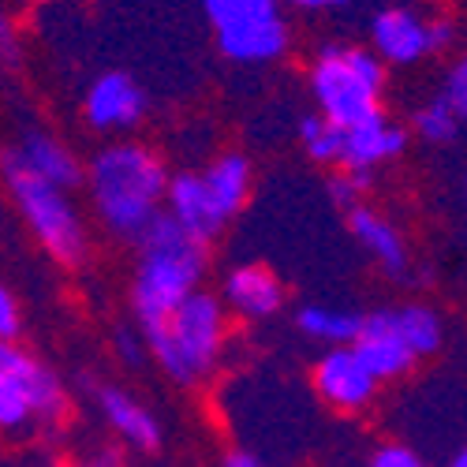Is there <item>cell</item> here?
<instances>
[{
	"label": "cell",
	"instance_id": "4",
	"mask_svg": "<svg viewBox=\"0 0 467 467\" xmlns=\"http://www.w3.org/2000/svg\"><path fill=\"white\" fill-rule=\"evenodd\" d=\"M306 87L315 112L340 131L385 112V64L367 46H322L310 57Z\"/></svg>",
	"mask_w": 467,
	"mask_h": 467
},
{
	"label": "cell",
	"instance_id": "12",
	"mask_svg": "<svg viewBox=\"0 0 467 467\" xmlns=\"http://www.w3.org/2000/svg\"><path fill=\"white\" fill-rule=\"evenodd\" d=\"M169 221H176L180 232H187L191 240L199 244H213L221 232H224V217L217 213L210 191H206V180L202 172H172L169 176V187H165V210H161Z\"/></svg>",
	"mask_w": 467,
	"mask_h": 467
},
{
	"label": "cell",
	"instance_id": "13",
	"mask_svg": "<svg viewBox=\"0 0 467 467\" xmlns=\"http://www.w3.org/2000/svg\"><path fill=\"white\" fill-rule=\"evenodd\" d=\"M352 352L359 356V363L374 374V381H397L404 378L419 359L411 356V348L400 340L397 326H393V315L385 310H370V315H363L359 322V333L352 340Z\"/></svg>",
	"mask_w": 467,
	"mask_h": 467
},
{
	"label": "cell",
	"instance_id": "26",
	"mask_svg": "<svg viewBox=\"0 0 467 467\" xmlns=\"http://www.w3.org/2000/svg\"><path fill=\"white\" fill-rule=\"evenodd\" d=\"M367 467H426V460L411 449V445H400V441H385L370 452Z\"/></svg>",
	"mask_w": 467,
	"mask_h": 467
},
{
	"label": "cell",
	"instance_id": "6",
	"mask_svg": "<svg viewBox=\"0 0 467 467\" xmlns=\"http://www.w3.org/2000/svg\"><path fill=\"white\" fill-rule=\"evenodd\" d=\"M213 42L232 64H277L292 46L285 0H199Z\"/></svg>",
	"mask_w": 467,
	"mask_h": 467
},
{
	"label": "cell",
	"instance_id": "20",
	"mask_svg": "<svg viewBox=\"0 0 467 467\" xmlns=\"http://www.w3.org/2000/svg\"><path fill=\"white\" fill-rule=\"evenodd\" d=\"M389 315H393V326H397L400 340L411 348L415 359L434 356L441 348L445 322H441V315L431 303H400V306H389Z\"/></svg>",
	"mask_w": 467,
	"mask_h": 467
},
{
	"label": "cell",
	"instance_id": "24",
	"mask_svg": "<svg viewBox=\"0 0 467 467\" xmlns=\"http://www.w3.org/2000/svg\"><path fill=\"white\" fill-rule=\"evenodd\" d=\"M441 98L449 101V109L456 112L460 128H467V53L460 60H452L449 75H445V87H441Z\"/></svg>",
	"mask_w": 467,
	"mask_h": 467
},
{
	"label": "cell",
	"instance_id": "9",
	"mask_svg": "<svg viewBox=\"0 0 467 467\" xmlns=\"http://www.w3.org/2000/svg\"><path fill=\"white\" fill-rule=\"evenodd\" d=\"M367 42L385 67H411L431 57V19L411 5H381L367 23Z\"/></svg>",
	"mask_w": 467,
	"mask_h": 467
},
{
	"label": "cell",
	"instance_id": "25",
	"mask_svg": "<svg viewBox=\"0 0 467 467\" xmlns=\"http://www.w3.org/2000/svg\"><path fill=\"white\" fill-rule=\"evenodd\" d=\"M23 60V46H19V30H16V19L12 12L5 8V0H0V67L5 71H16Z\"/></svg>",
	"mask_w": 467,
	"mask_h": 467
},
{
	"label": "cell",
	"instance_id": "8",
	"mask_svg": "<svg viewBox=\"0 0 467 467\" xmlns=\"http://www.w3.org/2000/svg\"><path fill=\"white\" fill-rule=\"evenodd\" d=\"M150 112V94L131 71H101L98 79L87 87L83 98V120L98 135H124L135 131Z\"/></svg>",
	"mask_w": 467,
	"mask_h": 467
},
{
	"label": "cell",
	"instance_id": "35",
	"mask_svg": "<svg viewBox=\"0 0 467 467\" xmlns=\"http://www.w3.org/2000/svg\"><path fill=\"white\" fill-rule=\"evenodd\" d=\"M83 467H109V463H83Z\"/></svg>",
	"mask_w": 467,
	"mask_h": 467
},
{
	"label": "cell",
	"instance_id": "30",
	"mask_svg": "<svg viewBox=\"0 0 467 467\" xmlns=\"http://www.w3.org/2000/svg\"><path fill=\"white\" fill-rule=\"evenodd\" d=\"M285 5H292L299 12H310V16H326V12H340L348 5H356V0H285Z\"/></svg>",
	"mask_w": 467,
	"mask_h": 467
},
{
	"label": "cell",
	"instance_id": "21",
	"mask_svg": "<svg viewBox=\"0 0 467 467\" xmlns=\"http://www.w3.org/2000/svg\"><path fill=\"white\" fill-rule=\"evenodd\" d=\"M299 146L315 165L340 169V150H344V131L322 120L318 112H306L299 120Z\"/></svg>",
	"mask_w": 467,
	"mask_h": 467
},
{
	"label": "cell",
	"instance_id": "5",
	"mask_svg": "<svg viewBox=\"0 0 467 467\" xmlns=\"http://www.w3.org/2000/svg\"><path fill=\"white\" fill-rule=\"evenodd\" d=\"M0 180H5L12 202L19 210V217L26 221L30 236L42 244V251L64 265V269H79L90 258V232L83 221V210L75 206V199L67 191L37 180L34 172H26L16 153L5 150L0 153Z\"/></svg>",
	"mask_w": 467,
	"mask_h": 467
},
{
	"label": "cell",
	"instance_id": "10",
	"mask_svg": "<svg viewBox=\"0 0 467 467\" xmlns=\"http://www.w3.org/2000/svg\"><path fill=\"white\" fill-rule=\"evenodd\" d=\"M310 381H315V393L337 411L370 408L378 389H381L374 381V374L359 363V356L352 352V344L348 348H326V356L315 363V370H310Z\"/></svg>",
	"mask_w": 467,
	"mask_h": 467
},
{
	"label": "cell",
	"instance_id": "34",
	"mask_svg": "<svg viewBox=\"0 0 467 467\" xmlns=\"http://www.w3.org/2000/svg\"><path fill=\"white\" fill-rule=\"evenodd\" d=\"M460 194H463V202H467V169H463V176H460Z\"/></svg>",
	"mask_w": 467,
	"mask_h": 467
},
{
	"label": "cell",
	"instance_id": "31",
	"mask_svg": "<svg viewBox=\"0 0 467 467\" xmlns=\"http://www.w3.org/2000/svg\"><path fill=\"white\" fill-rule=\"evenodd\" d=\"M19 359H23V348L16 340H0V374L12 370Z\"/></svg>",
	"mask_w": 467,
	"mask_h": 467
},
{
	"label": "cell",
	"instance_id": "3",
	"mask_svg": "<svg viewBox=\"0 0 467 467\" xmlns=\"http://www.w3.org/2000/svg\"><path fill=\"white\" fill-rule=\"evenodd\" d=\"M150 359L176 385H199L213 374L224 340H228V310L217 292H191L172 315L142 337Z\"/></svg>",
	"mask_w": 467,
	"mask_h": 467
},
{
	"label": "cell",
	"instance_id": "28",
	"mask_svg": "<svg viewBox=\"0 0 467 467\" xmlns=\"http://www.w3.org/2000/svg\"><path fill=\"white\" fill-rule=\"evenodd\" d=\"M19 333H23L19 299L8 285H0V340H19Z\"/></svg>",
	"mask_w": 467,
	"mask_h": 467
},
{
	"label": "cell",
	"instance_id": "18",
	"mask_svg": "<svg viewBox=\"0 0 467 467\" xmlns=\"http://www.w3.org/2000/svg\"><path fill=\"white\" fill-rule=\"evenodd\" d=\"M202 180H206V191L217 206V213L224 221H232L251 199V183H254V165L247 153L240 150H228L221 158H213L206 169H202Z\"/></svg>",
	"mask_w": 467,
	"mask_h": 467
},
{
	"label": "cell",
	"instance_id": "33",
	"mask_svg": "<svg viewBox=\"0 0 467 467\" xmlns=\"http://www.w3.org/2000/svg\"><path fill=\"white\" fill-rule=\"evenodd\" d=\"M449 467H467V445L452 452V460H449Z\"/></svg>",
	"mask_w": 467,
	"mask_h": 467
},
{
	"label": "cell",
	"instance_id": "22",
	"mask_svg": "<svg viewBox=\"0 0 467 467\" xmlns=\"http://www.w3.org/2000/svg\"><path fill=\"white\" fill-rule=\"evenodd\" d=\"M411 135H419L422 142H431V146H449L460 135V120H456V112L449 109V101L441 94L431 98V101H422L411 112Z\"/></svg>",
	"mask_w": 467,
	"mask_h": 467
},
{
	"label": "cell",
	"instance_id": "27",
	"mask_svg": "<svg viewBox=\"0 0 467 467\" xmlns=\"http://www.w3.org/2000/svg\"><path fill=\"white\" fill-rule=\"evenodd\" d=\"M112 348H116V356H120V363H128V367H142V359L150 356L142 333L139 329H128V326H120V329L112 333Z\"/></svg>",
	"mask_w": 467,
	"mask_h": 467
},
{
	"label": "cell",
	"instance_id": "17",
	"mask_svg": "<svg viewBox=\"0 0 467 467\" xmlns=\"http://www.w3.org/2000/svg\"><path fill=\"white\" fill-rule=\"evenodd\" d=\"M12 153L26 172H34L37 180H46L67 194L75 187H83V161L49 131H26Z\"/></svg>",
	"mask_w": 467,
	"mask_h": 467
},
{
	"label": "cell",
	"instance_id": "15",
	"mask_svg": "<svg viewBox=\"0 0 467 467\" xmlns=\"http://www.w3.org/2000/svg\"><path fill=\"white\" fill-rule=\"evenodd\" d=\"M411 131L400 128L397 120H389L385 112L370 116V120L344 128V150H340V169H363V172H378L381 165L397 161L408 150Z\"/></svg>",
	"mask_w": 467,
	"mask_h": 467
},
{
	"label": "cell",
	"instance_id": "2",
	"mask_svg": "<svg viewBox=\"0 0 467 467\" xmlns=\"http://www.w3.org/2000/svg\"><path fill=\"white\" fill-rule=\"evenodd\" d=\"M135 277H131V310L139 333H153L172 310L199 292L206 281L210 247L191 240L165 213L153 217V224L135 240Z\"/></svg>",
	"mask_w": 467,
	"mask_h": 467
},
{
	"label": "cell",
	"instance_id": "7",
	"mask_svg": "<svg viewBox=\"0 0 467 467\" xmlns=\"http://www.w3.org/2000/svg\"><path fill=\"white\" fill-rule=\"evenodd\" d=\"M67 411L64 381L30 352L0 374V434H23L30 426L60 422Z\"/></svg>",
	"mask_w": 467,
	"mask_h": 467
},
{
	"label": "cell",
	"instance_id": "19",
	"mask_svg": "<svg viewBox=\"0 0 467 467\" xmlns=\"http://www.w3.org/2000/svg\"><path fill=\"white\" fill-rule=\"evenodd\" d=\"M363 315L352 306H333V303H303L296 310V329L306 340H318L326 348H348L359 333Z\"/></svg>",
	"mask_w": 467,
	"mask_h": 467
},
{
	"label": "cell",
	"instance_id": "14",
	"mask_svg": "<svg viewBox=\"0 0 467 467\" xmlns=\"http://www.w3.org/2000/svg\"><path fill=\"white\" fill-rule=\"evenodd\" d=\"M348 232H352L356 244L370 254V262L381 269L385 277L404 281L411 274V251H408L404 232L381 210H374L367 202H359L356 210H348Z\"/></svg>",
	"mask_w": 467,
	"mask_h": 467
},
{
	"label": "cell",
	"instance_id": "16",
	"mask_svg": "<svg viewBox=\"0 0 467 467\" xmlns=\"http://www.w3.org/2000/svg\"><path fill=\"white\" fill-rule=\"evenodd\" d=\"M94 400H98L101 419L109 422V431L124 445H131L139 452L161 449V422L153 419V411L142 400H135L131 393H124V389H116V385H98Z\"/></svg>",
	"mask_w": 467,
	"mask_h": 467
},
{
	"label": "cell",
	"instance_id": "23",
	"mask_svg": "<svg viewBox=\"0 0 467 467\" xmlns=\"http://www.w3.org/2000/svg\"><path fill=\"white\" fill-rule=\"evenodd\" d=\"M374 183V172H363V169H337L329 176V199L348 213L363 202V194L370 191Z\"/></svg>",
	"mask_w": 467,
	"mask_h": 467
},
{
	"label": "cell",
	"instance_id": "29",
	"mask_svg": "<svg viewBox=\"0 0 467 467\" xmlns=\"http://www.w3.org/2000/svg\"><path fill=\"white\" fill-rule=\"evenodd\" d=\"M452 42H456V23L445 16H434L431 19V53H445Z\"/></svg>",
	"mask_w": 467,
	"mask_h": 467
},
{
	"label": "cell",
	"instance_id": "32",
	"mask_svg": "<svg viewBox=\"0 0 467 467\" xmlns=\"http://www.w3.org/2000/svg\"><path fill=\"white\" fill-rule=\"evenodd\" d=\"M221 467H265V463H262L254 452H240V449H236V452H228V456L221 460Z\"/></svg>",
	"mask_w": 467,
	"mask_h": 467
},
{
	"label": "cell",
	"instance_id": "11",
	"mask_svg": "<svg viewBox=\"0 0 467 467\" xmlns=\"http://www.w3.org/2000/svg\"><path fill=\"white\" fill-rule=\"evenodd\" d=\"M221 303L228 315H236L244 322H265L285 310V285L269 265L244 262L232 265L221 281Z\"/></svg>",
	"mask_w": 467,
	"mask_h": 467
},
{
	"label": "cell",
	"instance_id": "1",
	"mask_svg": "<svg viewBox=\"0 0 467 467\" xmlns=\"http://www.w3.org/2000/svg\"><path fill=\"white\" fill-rule=\"evenodd\" d=\"M169 176L172 172L161 153L135 139L105 142L83 165V187L90 194L94 217L109 236L128 244H135L165 210Z\"/></svg>",
	"mask_w": 467,
	"mask_h": 467
}]
</instances>
